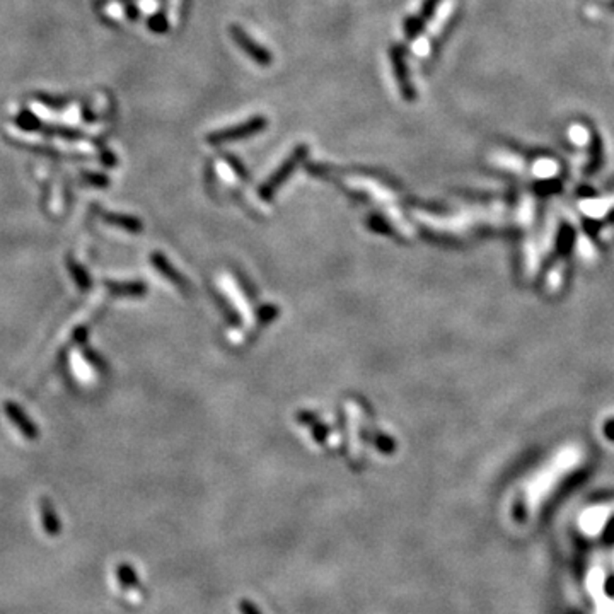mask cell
<instances>
[{"label": "cell", "mask_w": 614, "mask_h": 614, "mask_svg": "<svg viewBox=\"0 0 614 614\" xmlns=\"http://www.w3.org/2000/svg\"><path fill=\"white\" fill-rule=\"evenodd\" d=\"M229 32H231L232 40L236 41L237 47H239L253 61H256V64L261 65V67H268V65H272L273 61L272 53L266 50L265 47H261L260 43H256V41L253 40L243 28L237 26V24H232V26H229Z\"/></svg>", "instance_id": "7a4b0ae2"}, {"label": "cell", "mask_w": 614, "mask_h": 614, "mask_svg": "<svg viewBox=\"0 0 614 614\" xmlns=\"http://www.w3.org/2000/svg\"><path fill=\"white\" fill-rule=\"evenodd\" d=\"M440 2L442 0H423L420 6V11H419L420 18L423 19L425 23H427L428 19H432V16L435 14V9L439 7Z\"/></svg>", "instance_id": "8992f818"}, {"label": "cell", "mask_w": 614, "mask_h": 614, "mask_svg": "<svg viewBox=\"0 0 614 614\" xmlns=\"http://www.w3.org/2000/svg\"><path fill=\"white\" fill-rule=\"evenodd\" d=\"M239 608H241V613L243 614H260L258 613V609L255 608V604H251L249 601H246V599L241 601Z\"/></svg>", "instance_id": "52a82bcc"}, {"label": "cell", "mask_w": 614, "mask_h": 614, "mask_svg": "<svg viewBox=\"0 0 614 614\" xmlns=\"http://www.w3.org/2000/svg\"><path fill=\"white\" fill-rule=\"evenodd\" d=\"M604 433L609 440H614V420H608L604 425Z\"/></svg>", "instance_id": "ba28073f"}, {"label": "cell", "mask_w": 614, "mask_h": 614, "mask_svg": "<svg viewBox=\"0 0 614 614\" xmlns=\"http://www.w3.org/2000/svg\"><path fill=\"white\" fill-rule=\"evenodd\" d=\"M266 118L263 116H255L251 118V120L241 123V125L237 126H231V128H224L219 130V132H214L208 137V142L212 143H225V142H234V140H241V138H248L251 137V135L263 132L266 128Z\"/></svg>", "instance_id": "3957f363"}, {"label": "cell", "mask_w": 614, "mask_h": 614, "mask_svg": "<svg viewBox=\"0 0 614 614\" xmlns=\"http://www.w3.org/2000/svg\"><path fill=\"white\" fill-rule=\"evenodd\" d=\"M601 162H603V142H601V138L597 135H594L591 140V152H589V173H596L599 169Z\"/></svg>", "instance_id": "277c9868"}, {"label": "cell", "mask_w": 614, "mask_h": 614, "mask_svg": "<svg viewBox=\"0 0 614 614\" xmlns=\"http://www.w3.org/2000/svg\"><path fill=\"white\" fill-rule=\"evenodd\" d=\"M423 30H425V20L421 19L419 14L409 16V18L404 19L403 31H404V36H407V40L409 41L416 40L421 32H423Z\"/></svg>", "instance_id": "5b68a950"}, {"label": "cell", "mask_w": 614, "mask_h": 614, "mask_svg": "<svg viewBox=\"0 0 614 614\" xmlns=\"http://www.w3.org/2000/svg\"><path fill=\"white\" fill-rule=\"evenodd\" d=\"M389 60H391L392 72H395L396 82H398V89L404 101L413 102L416 100V89L411 82V73L407 65V56H404V48L401 44H392L389 48Z\"/></svg>", "instance_id": "6da1fadb"}]
</instances>
